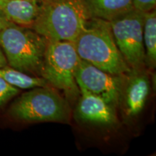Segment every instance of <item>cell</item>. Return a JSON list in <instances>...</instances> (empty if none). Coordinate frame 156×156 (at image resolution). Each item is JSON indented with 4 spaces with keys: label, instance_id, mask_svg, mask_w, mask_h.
Here are the masks:
<instances>
[{
    "label": "cell",
    "instance_id": "3957f363",
    "mask_svg": "<svg viewBox=\"0 0 156 156\" xmlns=\"http://www.w3.org/2000/svg\"><path fill=\"white\" fill-rule=\"evenodd\" d=\"M48 40L34 30L11 23L0 30V47L9 67L41 77Z\"/></svg>",
    "mask_w": 156,
    "mask_h": 156
},
{
    "label": "cell",
    "instance_id": "9c48e42d",
    "mask_svg": "<svg viewBox=\"0 0 156 156\" xmlns=\"http://www.w3.org/2000/svg\"><path fill=\"white\" fill-rule=\"evenodd\" d=\"M75 106V117L82 123L104 126L118 123L116 109L95 95L80 93Z\"/></svg>",
    "mask_w": 156,
    "mask_h": 156
},
{
    "label": "cell",
    "instance_id": "2e32d148",
    "mask_svg": "<svg viewBox=\"0 0 156 156\" xmlns=\"http://www.w3.org/2000/svg\"><path fill=\"white\" fill-rule=\"evenodd\" d=\"M12 23L7 20L6 19V17L4 16L1 11H0V30H2V29L6 28L7 26H8L9 25H10Z\"/></svg>",
    "mask_w": 156,
    "mask_h": 156
},
{
    "label": "cell",
    "instance_id": "7a4b0ae2",
    "mask_svg": "<svg viewBox=\"0 0 156 156\" xmlns=\"http://www.w3.org/2000/svg\"><path fill=\"white\" fill-rule=\"evenodd\" d=\"M90 18L83 0H39L31 29L48 40L74 42Z\"/></svg>",
    "mask_w": 156,
    "mask_h": 156
},
{
    "label": "cell",
    "instance_id": "5b68a950",
    "mask_svg": "<svg viewBox=\"0 0 156 156\" xmlns=\"http://www.w3.org/2000/svg\"><path fill=\"white\" fill-rule=\"evenodd\" d=\"M80 60L73 42L48 40L41 77L49 86L62 91L70 106L75 105L80 95L75 80V72Z\"/></svg>",
    "mask_w": 156,
    "mask_h": 156
},
{
    "label": "cell",
    "instance_id": "30bf717a",
    "mask_svg": "<svg viewBox=\"0 0 156 156\" xmlns=\"http://www.w3.org/2000/svg\"><path fill=\"white\" fill-rule=\"evenodd\" d=\"M0 11L10 23L31 28L38 14L39 0H0Z\"/></svg>",
    "mask_w": 156,
    "mask_h": 156
},
{
    "label": "cell",
    "instance_id": "5bb4252c",
    "mask_svg": "<svg viewBox=\"0 0 156 156\" xmlns=\"http://www.w3.org/2000/svg\"><path fill=\"white\" fill-rule=\"evenodd\" d=\"M19 93V88L10 85L0 77V107L5 106L8 101Z\"/></svg>",
    "mask_w": 156,
    "mask_h": 156
},
{
    "label": "cell",
    "instance_id": "ba28073f",
    "mask_svg": "<svg viewBox=\"0 0 156 156\" xmlns=\"http://www.w3.org/2000/svg\"><path fill=\"white\" fill-rule=\"evenodd\" d=\"M75 80L80 93L98 96L115 109L118 108L121 78L80 60L75 72Z\"/></svg>",
    "mask_w": 156,
    "mask_h": 156
},
{
    "label": "cell",
    "instance_id": "9a60e30c",
    "mask_svg": "<svg viewBox=\"0 0 156 156\" xmlns=\"http://www.w3.org/2000/svg\"><path fill=\"white\" fill-rule=\"evenodd\" d=\"M132 5L134 9L147 12L156 9V0H132Z\"/></svg>",
    "mask_w": 156,
    "mask_h": 156
},
{
    "label": "cell",
    "instance_id": "6da1fadb",
    "mask_svg": "<svg viewBox=\"0 0 156 156\" xmlns=\"http://www.w3.org/2000/svg\"><path fill=\"white\" fill-rule=\"evenodd\" d=\"M81 60L119 75L128 72V66L117 47L109 21L91 17L73 42Z\"/></svg>",
    "mask_w": 156,
    "mask_h": 156
},
{
    "label": "cell",
    "instance_id": "277c9868",
    "mask_svg": "<svg viewBox=\"0 0 156 156\" xmlns=\"http://www.w3.org/2000/svg\"><path fill=\"white\" fill-rule=\"evenodd\" d=\"M71 106L51 86L31 88L19 96L7 111L13 120L23 123L68 122Z\"/></svg>",
    "mask_w": 156,
    "mask_h": 156
},
{
    "label": "cell",
    "instance_id": "7c38bea8",
    "mask_svg": "<svg viewBox=\"0 0 156 156\" xmlns=\"http://www.w3.org/2000/svg\"><path fill=\"white\" fill-rule=\"evenodd\" d=\"M143 42L145 67L153 71L156 67V9L145 12Z\"/></svg>",
    "mask_w": 156,
    "mask_h": 156
},
{
    "label": "cell",
    "instance_id": "8fae6325",
    "mask_svg": "<svg viewBox=\"0 0 156 156\" xmlns=\"http://www.w3.org/2000/svg\"><path fill=\"white\" fill-rule=\"evenodd\" d=\"M89 17L111 21L134 8L132 0H83Z\"/></svg>",
    "mask_w": 156,
    "mask_h": 156
},
{
    "label": "cell",
    "instance_id": "8992f818",
    "mask_svg": "<svg viewBox=\"0 0 156 156\" xmlns=\"http://www.w3.org/2000/svg\"><path fill=\"white\" fill-rule=\"evenodd\" d=\"M145 12L133 8L109 21L114 41L131 69L145 67L143 26Z\"/></svg>",
    "mask_w": 156,
    "mask_h": 156
},
{
    "label": "cell",
    "instance_id": "52a82bcc",
    "mask_svg": "<svg viewBox=\"0 0 156 156\" xmlns=\"http://www.w3.org/2000/svg\"><path fill=\"white\" fill-rule=\"evenodd\" d=\"M147 68L130 69L120 75L118 108L124 120L131 122L141 114L151 92V77Z\"/></svg>",
    "mask_w": 156,
    "mask_h": 156
},
{
    "label": "cell",
    "instance_id": "4fadbf2b",
    "mask_svg": "<svg viewBox=\"0 0 156 156\" xmlns=\"http://www.w3.org/2000/svg\"><path fill=\"white\" fill-rule=\"evenodd\" d=\"M0 77L19 89H31L36 87L49 86L43 77L29 75L9 66L0 68Z\"/></svg>",
    "mask_w": 156,
    "mask_h": 156
}]
</instances>
